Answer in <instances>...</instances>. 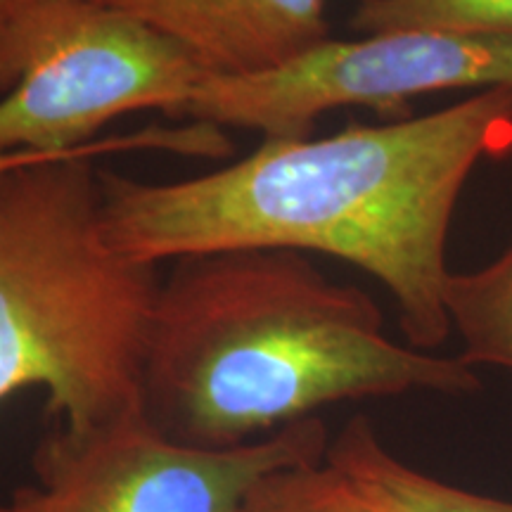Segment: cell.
<instances>
[{"instance_id": "obj_10", "label": "cell", "mask_w": 512, "mask_h": 512, "mask_svg": "<svg viewBox=\"0 0 512 512\" xmlns=\"http://www.w3.org/2000/svg\"><path fill=\"white\" fill-rule=\"evenodd\" d=\"M349 24L361 36L437 31L512 41V0H356Z\"/></svg>"}, {"instance_id": "obj_9", "label": "cell", "mask_w": 512, "mask_h": 512, "mask_svg": "<svg viewBox=\"0 0 512 512\" xmlns=\"http://www.w3.org/2000/svg\"><path fill=\"white\" fill-rule=\"evenodd\" d=\"M446 311L467 366L512 373V238L489 264L451 275Z\"/></svg>"}, {"instance_id": "obj_2", "label": "cell", "mask_w": 512, "mask_h": 512, "mask_svg": "<svg viewBox=\"0 0 512 512\" xmlns=\"http://www.w3.org/2000/svg\"><path fill=\"white\" fill-rule=\"evenodd\" d=\"M413 392L475 394L479 377L460 356L394 342L375 299L306 254H190L162 278L140 411L176 444L233 448L330 403Z\"/></svg>"}, {"instance_id": "obj_8", "label": "cell", "mask_w": 512, "mask_h": 512, "mask_svg": "<svg viewBox=\"0 0 512 512\" xmlns=\"http://www.w3.org/2000/svg\"><path fill=\"white\" fill-rule=\"evenodd\" d=\"M325 460L347 479L366 512H512V501L460 489L403 463L363 415L330 439Z\"/></svg>"}, {"instance_id": "obj_7", "label": "cell", "mask_w": 512, "mask_h": 512, "mask_svg": "<svg viewBox=\"0 0 512 512\" xmlns=\"http://www.w3.org/2000/svg\"><path fill=\"white\" fill-rule=\"evenodd\" d=\"M174 38L214 76L280 67L330 38L328 0H93Z\"/></svg>"}, {"instance_id": "obj_1", "label": "cell", "mask_w": 512, "mask_h": 512, "mask_svg": "<svg viewBox=\"0 0 512 512\" xmlns=\"http://www.w3.org/2000/svg\"><path fill=\"white\" fill-rule=\"evenodd\" d=\"M512 150V88L444 110L351 124L325 138H264L252 155L181 181L100 166L102 226L145 264L226 249H283L347 261L387 287L406 344L434 351L451 320L446 261L472 171Z\"/></svg>"}, {"instance_id": "obj_11", "label": "cell", "mask_w": 512, "mask_h": 512, "mask_svg": "<svg viewBox=\"0 0 512 512\" xmlns=\"http://www.w3.org/2000/svg\"><path fill=\"white\" fill-rule=\"evenodd\" d=\"M235 512H366L328 460L278 467L256 477Z\"/></svg>"}, {"instance_id": "obj_12", "label": "cell", "mask_w": 512, "mask_h": 512, "mask_svg": "<svg viewBox=\"0 0 512 512\" xmlns=\"http://www.w3.org/2000/svg\"><path fill=\"white\" fill-rule=\"evenodd\" d=\"M166 147V133L162 128L152 126L145 128V131H136L128 133V136H112V138H102V143L93 150H105V152H131V150H159L162 152ZM86 150V152H93ZM79 155V152H74ZM43 157H60V155H38V152H10V155H0V171L10 169V166L17 164H27L34 162V159H43Z\"/></svg>"}, {"instance_id": "obj_5", "label": "cell", "mask_w": 512, "mask_h": 512, "mask_svg": "<svg viewBox=\"0 0 512 512\" xmlns=\"http://www.w3.org/2000/svg\"><path fill=\"white\" fill-rule=\"evenodd\" d=\"M328 446L318 415L233 448L176 444L140 408L83 432L50 420L34 479L0 498V512H235L256 477L320 463Z\"/></svg>"}, {"instance_id": "obj_6", "label": "cell", "mask_w": 512, "mask_h": 512, "mask_svg": "<svg viewBox=\"0 0 512 512\" xmlns=\"http://www.w3.org/2000/svg\"><path fill=\"white\" fill-rule=\"evenodd\" d=\"M512 88V41L389 31L354 41L328 38L294 60L252 76H214L178 119L256 131L261 138H306L342 107L396 112L422 95Z\"/></svg>"}, {"instance_id": "obj_13", "label": "cell", "mask_w": 512, "mask_h": 512, "mask_svg": "<svg viewBox=\"0 0 512 512\" xmlns=\"http://www.w3.org/2000/svg\"><path fill=\"white\" fill-rule=\"evenodd\" d=\"M41 3L43 0H0V29Z\"/></svg>"}, {"instance_id": "obj_3", "label": "cell", "mask_w": 512, "mask_h": 512, "mask_svg": "<svg viewBox=\"0 0 512 512\" xmlns=\"http://www.w3.org/2000/svg\"><path fill=\"white\" fill-rule=\"evenodd\" d=\"M43 157L0 171V401L38 387L46 418L93 430L140 408L162 278L102 226L95 159Z\"/></svg>"}, {"instance_id": "obj_4", "label": "cell", "mask_w": 512, "mask_h": 512, "mask_svg": "<svg viewBox=\"0 0 512 512\" xmlns=\"http://www.w3.org/2000/svg\"><path fill=\"white\" fill-rule=\"evenodd\" d=\"M209 72L174 38L93 0H43L0 29V155H74L124 114H178Z\"/></svg>"}]
</instances>
